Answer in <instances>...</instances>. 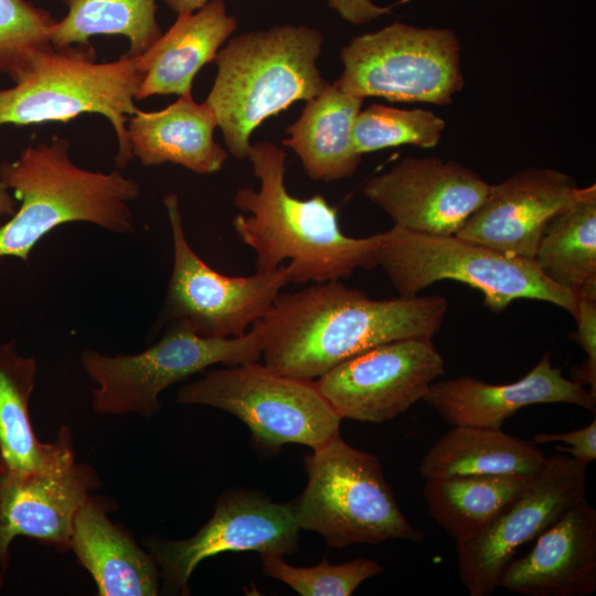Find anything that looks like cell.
<instances>
[{
	"label": "cell",
	"mask_w": 596,
	"mask_h": 596,
	"mask_svg": "<svg viewBox=\"0 0 596 596\" xmlns=\"http://www.w3.org/2000/svg\"><path fill=\"white\" fill-rule=\"evenodd\" d=\"M447 309L441 296L372 299L340 280L280 292L255 323L260 359L279 374L313 381L380 344L433 338Z\"/></svg>",
	"instance_id": "obj_1"
},
{
	"label": "cell",
	"mask_w": 596,
	"mask_h": 596,
	"mask_svg": "<svg viewBox=\"0 0 596 596\" xmlns=\"http://www.w3.org/2000/svg\"><path fill=\"white\" fill-rule=\"evenodd\" d=\"M286 151L268 141L252 145L247 159L259 189L238 188L232 223L237 237L255 254L257 272L276 269L289 259V284L326 283L377 266L382 233L345 235L338 211L324 196H292L285 185Z\"/></svg>",
	"instance_id": "obj_2"
},
{
	"label": "cell",
	"mask_w": 596,
	"mask_h": 596,
	"mask_svg": "<svg viewBox=\"0 0 596 596\" xmlns=\"http://www.w3.org/2000/svg\"><path fill=\"white\" fill-rule=\"evenodd\" d=\"M70 149L67 138L54 136L0 164V179L20 201L0 227V257L28 262L41 238L71 222H87L120 234L135 231L129 204L140 196L138 181L117 170L83 169L72 161Z\"/></svg>",
	"instance_id": "obj_3"
},
{
	"label": "cell",
	"mask_w": 596,
	"mask_h": 596,
	"mask_svg": "<svg viewBox=\"0 0 596 596\" xmlns=\"http://www.w3.org/2000/svg\"><path fill=\"white\" fill-rule=\"evenodd\" d=\"M323 35L305 24H281L232 38L219 51L213 86L204 100L213 110L228 151L245 159L256 128L329 84L317 60Z\"/></svg>",
	"instance_id": "obj_4"
},
{
	"label": "cell",
	"mask_w": 596,
	"mask_h": 596,
	"mask_svg": "<svg viewBox=\"0 0 596 596\" xmlns=\"http://www.w3.org/2000/svg\"><path fill=\"white\" fill-rule=\"evenodd\" d=\"M142 74L136 57L125 53L98 63L88 43L52 47L39 54L10 88L0 89V126L68 123L81 114H98L113 126L117 138L116 167L134 158L128 118L136 113Z\"/></svg>",
	"instance_id": "obj_5"
},
{
	"label": "cell",
	"mask_w": 596,
	"mask_h": 596,
	"mask_svg": "<svg viewBox=\"0 0 596 596\" xmlns=\"http://www.w3.org/2000/svg\"><path fill=\"white\" fill-rule=\"evenodd\" d=\"M380 266L401 297H415L439 280H456L478 289L485 305L503 311L517 299L551 302L574 318L577 295L552 283L535 262L510 256L458 235L412 232L394 225L382 233Z\"/></svg>",
	"instance_id": "obj_6"
},
{
	"label": "cell",
	"mask_w": 596,
	"mask_h": 596,
	"mask_svg": "<svg viewBox=\"0 0 596 596\" xmlns=\"http://www.w3.org/2000/svg\"><path fill=\"white\" fill-rule=\"evenodd\" d=\"M307 486L294 503L300 530L321 534L330 547L387 540L418 542L397 505L377 457L337 436L305 458Z\"/></svg>",
	"instance_id": "obj_7"
},
{
	"label": "cell",
	"mask_w": 596,
	"mask_h": 596,
	"mask_svg": "<svg viewBox=\"0 0 596 596\" xmlns=\"http://www.w3.org/2000/svg\"><path fill=\"white\" fill-rule=\"evenodd\" d=\"M262 358L259 336L254 324L245 334L211 338L181 323L166 326L161 337L135 354L106 355L86 349L81 354L83 370L97 387L92 407L106 415H157L159 395L214 364L237 365Z\"/></svg>",
	"instance_id": "obj_8"
},
{
	"label": "cell",
	"mask_w": 596,
	"mask_h": 596,
	"mask_svg": "<svg viewBox=\"0 0 596 596\" xmlns=\"http://www.w3.org/2000/svg\"><path fill=\"white\" fill-rule=\"evenodd\" d=\"M175 401L233 414L267 450L285 444L316 449L340 435L342 418L315 381L279 374L258 361L209 370L180 387Z\"/></svg>",
	"instance_id": "obj_9"
},
{
	"label": "cell",
	"mask_w": 596,
	"mask_h": 596,
	"mask_svg": "<svg viewBox=\"0 0 596 596\" xmlns=\"http://www.w3.org/2000/svg\"><path fill=\"white\" fill-rule=\"evenodd\" d=\"M334 82L354 96L447 105L464 87L460 42L450 29L394 22L342 47Z\"/></svg>",
	"instance_id": "obj_10"
},
{
	"label": "cell",
	"mask_w": 596,
	"mask_h": 596,
	"mask_svg": "<svg viewBox=\"0 0 596 596\" xmlns=\"http://www.w3.org/2000/svg\"><path fill=\"white\" fill-rule=\"evenodd\" d=\"M173 265L158 327L181 323L200 336L234 338L260 321L289 284V265L231 277L211 268L190 246L177 194L164 196Z\"/></svg>",
	"instance_id": "obj_11"
},
{
	"label": "cell",
	"mask_w": 596,
	"mask_h": 596,
	"mask_svg": "<svg viewBox=\"0 0 596 596\" xmlns=\"http://www.w3.org/2000/svg\"><path fill=\"white\" fill-rule=\"evenodd\" d=\"M585 469L572 457L551 456L528 488L481 532L456 542L459 578L470 596L493 594L501 572L520 547L585 498Z\"/></svg>",
	"instance_id": "obj_12"
},
{
	"label": "cell",
	"mask_w": 596,
	"mask_h": 596,
	"mask_svg": "<svg viewBox=\"0 0 596 596\" xmlns=\"http://www.w3.org/2000/svg\"><path fill=\"white\" fill-rule=\"evenodd\" d=\"M299 526L294 503H277L247 490L223 493L212 518L187 540L149 538L145 544L155 558L164 589L189 595V579L205 558L224 552L256 551L260 555L294 553Z\"/></svg>",
	"instance_id": "obj_13"
},
{
	"label": "cell",
	"mask_w": 596,
	"mask_h": 596,
	"mask_svg": "<svg viewBox=\"0 0 596 596\" xmlns=\"http://www.w3.org/2000/svg\"><path fill=\"white\" fill-rule=\"evenodd\" d=\"M445 374L433 338L394 340L356 354L315 384L341 418L384 423L423 400Z\"/></svg>",
	"instance_id": "obj_14"
},
{
	"label": "cell",
	"mask_w": 596,
	"mask_h": 596,
	"mask_svg": "<svg viewBox=\"0 0 596 596\" xmlns=\"http://www.w3.org/2000/svg\"><path fill=\"white\" fill-rule=\"evenodd\" d=\"M490 184L453 160L406 157L373 177L364 196L394 225L434 235H455L485 200Z\"/></svg>",
	"instance_id": "obj_15"
},
{
	"label": "cell",
	"mask_w": 596,
	"mask_h": 596,
	"mask_svg": "<svg viewBox=\"0 0 596 596\" xmlns=\"http://www.w3.org/2000/svg\"><path fill=\"white\" fill-rule=\"evenodd\" d=\"M99 483L94 468L77 462L75 454L28 472L0 464V560L4 566L19 535L70 551L75 514Z\"/></svg>",
	"instance_id": "obj_16"
},
{
	"label": "cell",
	"mask_w": 596,
	"mask_h": 596,
	"mask_svg": "<svg viewBox=\"0 0 596 596\" xmlns=\"http://www.w3.org/2000/svg\"><path fill=\"white\" fill-rule=\"evenodd\" d=\"M566 173L530 167L491 185L456 235L510 256L533 259L547 223L581 195Z\"/></svg>",
	"instance_id": "obj_17"
},
{
	"label": "cell",
	"mask_w": 596,
	"mask_h": 596,
	"mask_svg": "<svg viewBox=\"0 0 596 596\" xmlns=\"http://www.w3.org/2000/svg\"><path fill=\"white\" fill-rule=\"evenodd\" d=\"M423 400L451 426L501 428L519 409L534 404L564 403L595 411L596 396L567 379L546 352L522 379L490 384L464 375L432 383Z\"/></svg>",
	"instance_id": "obj_18"
},
{
	"label": "cell",
	"mask_w": 596,
	"mask_h": 596,
	"mask_svg": "<svg viewBox=\"0 0 596 596\" xmlns=\"http://www.w3.org/2000/svg\"><path fill=\"white\" fill-rule=\"evenodd\" d=\"M503 568L498 587L524 596H589L596 592V510L583 498Z\"/></svg>",
	"instance_id": "obj_19"
},
{
	"label": "cell",
	"mask_w": 596,
	"mask_h": 596,
	"mask_svg": "<svg viewBox=\"0 0 596 596\" xmlns=\"http://www.w3.org/2000/svg\"><path fill=\"white\" fill-rule=\"evenodd\" d=\"M237 28L223 0H211L191 13L178 14L173 24L141 55L142 74L136 100L153 95H192L193 79L214 62L225 41Z\"/></svg>",
	"instance_id": "obj_20"
},
{
	"label": "cell",
	"mask_w": 596,
	"mask_h": 596,
	"mask_svg": "<svg viewBox=\"0 0 596 596\" xmlns=\"http://www.w3.org/2000/svg\"><path fill=\"white\" fill-rule=\"evenodd\" d=\"M217 121L210 106L192 95L179 98L160 110L137 109L128 118L127 131L132 156L143 167L173 163L198 174L222 170L227 152L214 140Z\"/></svg>",
	"instance_id": "obj_21"
},
{
	"label": "cell",
	"mask_w": 596,
	"mask_h": 596,
	"mask_svg": "<svg viewBox=\"0 0 596 596\" xmlns=\"http://www.w3.org/2000/svg\"><path fill=\"white\" fill-rule=\"evenodd\" d=\"M71 550L92 575L99 596H156L160 570L149 552L114 524L92 496L77 510Z\"/></svg>",
	"instance_id": "obj_22"
},
{
	"label": "cell",
	"mask_w": 596,
	"mask_h": 596,
	"mask_svg": "<svg viewBox=\"0 0 596 596\" xmlns=\"http://www.w3.org/2000/svg\"><path fill=\"white\" fill-rule=\"evenodd\" d=\"M363 100L329 83L286 128L283 143L298 156L309 178L332 182L355 173L362 155L354 148L352 129Z\"/></svg>",
	"instance_id": "obj_23"
},
{
	"label": "cell",
	"mask_w": 596,
	"mask_h": 596,
	"mask_svg": "<svg viewBox=\"0 0 596 596\" xmlns=\"http://www.w3.org/2000/svg\"><path fill=\"white\" fill-rule=\"evenodd\" d=\"M36 372L35 360L21 354L14 340L0 343V464L12 471L40 470L75 454L67 426L52 443L34 434L29 403Z\"/></svg>",
	"instance_id": "obj_24"
},
{
	"label": "cell",
	"mask_w": 596,
	"mask_h": 596,
	"mask_svg": "<svg viewBox=\"0 0 596 596\" xmlns=\"http://www.w3.org/2000/svg\"><path fill=\"white\" fill-rule=\"evenodd\" d=\"M546 459L534 443L501 428L453 426L427 450L418 469L425 479L464 475L534 476Z\"/></svg>",
	"instance_id": "obj_25"
},
{
	"label": "cell",
	"mask_w": 596,
	"mask_h": 596,
	"mask_svg": "<svg viewBox=\"0 0 596 596\" xmlns=\"http://www.w3.org/2000/svg\"><path fill=\"white\" fill-rule=\"evenodd\" d=\"M534 476L464 475L428 478L423 496L432 519L458 542L481 532L528 488Z\"/></svg>",
	"instance_id": "obj_26"
},
{
	"label": "cell",
	"mask_w": 596,
	"mask_h": 596,
	"mask_svg": "<svg viewBox=\"0 0 596 596\" xmlns=\"http://www.w3.org/2000/svg\"><path fill=\"white\" fill-rule=\"evenodd\" d=\"M533 260L552 283L577 292L596 287V185L547 223Z\"/></svg>",
	"instance_id": "obj_27"
},
{
	"label": "cell",
	"mask_w": 596,
	"mask_h": 596,
	"mask_svg": "<svg viewBox=\"0 0 596 596\" xmlns=\"http://www.w3.org/2000/svg\"><path fill=\"white\" fill-rule=\"evenodd\" d=\"M67 7L56 21L52 44L61 49L88 43L94 35H123L129 41L127 56L146 52L162 34L156 0H60Z\"/></svg>",
	"instance_id": "obj_28"
},
{
	"label": "cell",
	"mask_w": 596,
	"mask_h": 596,
	"mask_svg": "<svg viewBox=\"0 0 596 596\" xmlns=\"http://www.w3.org/2000/svg\"><path fill=\"white\" fill-rule=\"evenodd\" d=\"M444 129V119L430 110L373 104L356 115L352 139L362 156L402 145L430 149L437 146Z\"/></svg>",
	"instance_id": "obj_29"
},
{
	"label": "cell",
	"mask_w": 596,
	"mask_h": 596,
	"mask_svg": "<svg viewBox=\"0 0 596 596\" xmlns=\"http://www.w3.org/2000/svg\"><path fill=\"white\" fill-rule=\"evenodd\" d=\"M55 23L26 0H0V73L15 82L39 54L54 47Z\"/></svg>",
	"instance_id": "obj_30"
},
{
	"label": "cell",
	"mask_w": 596,
	"mask_h": 596,
	"mask_svg": "<svg viewBox=\"0 0 596 596\" xmlns=\"http://www.w3.org/2000/svg\"><path fill=\"white\" fill-rule=\"evenodd\" d=\"M266 575L279 579L301 596H350L368 578L383 572L371 558L359 557L342 564L324 558L311 567H296L279 555H260Z\"/></svg>",
	"instance_id": "obj_31"
},
{
	"label": "cell",
	"mask_w": 596,
	"mask_h": 596,
	"mask_svg": "<svg viewBox=\"0 0 596 596\" xmlns=\"http://www.w3.org/2000/svg\"><path fill=\"white\" fill-rule=\"evenodd\" d=\"M564 443L567 447L556 445L560 453L570 454L572 458L583 466H587L596 459V419L587 426L568 433H538L533 437L534 444Z\"/></svg>",
	"instance_id": "obj_32"
},
{
	"label": "cell",
	"mask_w": 596,
	"mask_h": 596,
	"mask_svg": "<svg viewBox=\"0 0 596 596\" xmlns=\"http://www.w3.org/2000/svg\"><path fill=\"white\" fill-rule=\"evenodd\" d=\"M577 330L573 339L586 352L587 361L596 364V296H577Z\"/></svg>",
	"instance_id": "obj_33"
},
{
	"label": "cell",
	"mask_w": 596,
	"mask_h": 596,
	"mask_svg": "<svg viewBox=\"0 0 596 596\" xmlns=\"http://www.w3.org/2000/svg\"><path fill=\"white\" fill-rule=\"evenodd\" d=\"M327 3L343 20L355 25H362L389 14L392 8L377 6L372 0H327Z\"/></svg>",
	"instance_id": "obj_34"
},
{
	"label": "cell",
	"mask_w": 596,
	"mask_h": 596,
	"mask_svg": "<svg viewBox=\"0 0 596 596\" xmlns=\"http://www.w3.org/2000/svg\"><path fill=\"white\" fill-rule=\"evenodd\" d=\"M174 13H191L204 7L211 0H162Z\"/></svg>",
	"instance_id": "obj_35"
},
{
	"label": "cell",
	"mask_w": 596,
	"mask_h": 596,
	"mask_svg": "<svg viewBox=\"0 0 596 596\" xmlns=\"http://www.w3.org/2000/svg\"><path fill=\"white\" fill-rule=\"evenodd\" d=\"M17 211V200L8 185L0 179V220L12 216Z\"/></svg>",
	"instance_id": "obj_36"
},
{
	"label": "cell",
	"mask_w": 596,
	"mask_h": 596,
	"mask_svg": "<svg viewBox=\"0 0 596 596\" xmlns=\"http://www.w3.org/2000/svg\"><path fill=\"white\" fill-rule=\"evenodd\" d=\"M6 570H7V567L4 566V564L0 560V588L3 586V583H4V572H6Z\"/></svg>",
	"instance_id": "obj_37"
}]
</instances>
